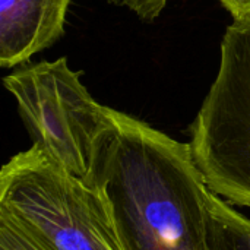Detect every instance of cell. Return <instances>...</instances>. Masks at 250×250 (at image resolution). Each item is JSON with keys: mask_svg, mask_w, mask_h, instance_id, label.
Segmentation results:
<instances>
[{"mask_svg": "<svg viewBox=\"0 0 250 250\" xmlns=\"http://www.w3.org/2000/svg\"><path fill=\"white\" fill-rule=\"evenodd\" d=\"M72 0H0V66L15 67L64 34Z\"/></svg>", "mask_w": 250, "mask_h": 250, "instance_id": "277c9868", "label": "cell"}, {"mask_svg": "<svg viewBox=\"0 0 250 250\" xmlns=\"http://www.w3.org/2000/svg\"><path fill=\"white\" fill-rule=\"evenodd\" d=\"M190 148L211 190L229 204L250 208V135Z\"/></svg>", "mask_w": 250, "mask_h": 250, "instance_id": "5b68a950", "label": "cell"}, {"mask_svg": "<svg viewBox=\"0 0 250 250\" xmlns=\"http://www.w3.org/2000/svg\"><path fill=\"white\" fill-rule=\"evenodd\" d=\"M227 12L233 16L234 21H249L250 0H218Z\"/></svg>", "mask_w": 250, "mask_h": 250, "instance_id": "ba28073f", "label": "cell"}, {"mask_svg": "<svg viewBox=\"0 0 250 250\" xmlns=\"http://www.w3.org/2000/svg\"><path fill=\"white\" fill-rule=\"evenodd\" d=\"M0 208L56 250H126L101 188L73 176L35 145L3 166Z\"/></svg>", "mask_w": 250, "mask_h": 250, "instance_id": "3957f363", "label": "cell"}, {"mask_svg": "<svg viewBox=\"0 0 250 250\" xmlns=\"http://www.w3.org/2000/svg\"><path fill=\"white\" fill-rule=\"evenodd\" d=\"M0 250H56L25 221L0 208Z\"/></svg>", "mask_w": 250, "mask_h": 250, "instance_id": "52a82bcc", "label": "cell"}, {"mask_svg": "<svg viewBox=\"0 0 250 250\" xmlns=\"http://www.w3.org/2000/svg\"><path fill=\"white\" fill-rule=\"evenodd\" d=\"M66 57L19 67L3 78L32 145L73 176L94 185L116 126V110L100 104Z\"/></svg>", "mask_w": 250, "mask_h": 250, "instance_id": "7a4b0ae2", "label": "cell"}, {"mask_svg": "<svg viewBox=\"0 0 250 250\" xmlns=\"http://www.w3.org/2000/svg\"><path fill=\"white\" fill-rule=\"evenodd\" d=\"M94 185L110 202L126 250H211V188L190 144L116 110Z\"/></svg>", "mask_w": 250, "mask_h": 250, "instance_id": "6da1fadb", "label": "cell"}, {"mask_svg": "<svg viewBox=\"0 0 250 250\" xmlns=\"http://www.w3.org/2000/svg\"><path fill=\"white\" fill-rule=\"evenodd\" d=\"M208 212L211 250H250V218L212 190Z\"/></svg>", "mask_w": 250, "mask_h": 250, "instance_id": "8992f818", "label": "cell"}]
</instances>
